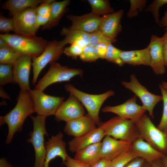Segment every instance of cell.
Returning <instances> with one entry per match:
<instances>
[{
    "mask_svg": "<svg viewBox=\"0 0 167 167\" xmlns=\"http://www.w3.org/2000/svg\"><path fill=\"white\" fill-rule=\"evenodd\" d=\"M15 107L4 116H0V125L6 124L8 133L6 143L11 142L15 134L21 131L24 121L29 116L35 112L34 103L29 91L20 89Z\"/></svg>",
    "mask_w": 167,
    "mask_h": 167,
    "instance_id": "6da1fadb",
    "label": "cell"
},
{
    "mask_svg": "<svg viewBox=\"0 0 167 167\" xmlns=\"http://www.w3.org/2000/svg\"><path fill=\"white\" fill-rule=\"evenodd\" d=\"M0 38L22 55H29L32 57L39 56L42 54L48 43L46 40L41 37L26 36L15 33L1 34Z\"/></svg>",
    "mask_w": 167,
    "mask_h": 167,
    "instance_id": "7a4b0ae2",
    "label": "cell"
},
{
    "mask_svg": "<svg viewBox=\"0 0 167 167\" xmlns=\"http://www.w3.org/2000/svg\"><path fill=\"white\" fill-rule=\"evenodd\" d=\"M135 122L138 129L139 137L156 150L165 155L167 154V133L156 127L145 113Z\"/></svg>",
    "mask_w": 167,
    "mask_h": 167,
    "instance_id": "3957f363",
    "label": "cell"
},
{
    "mask_svg": "<svg viewBox=\"0 0 167 167\" xmlns=\"http://www.w3.org/2000/svg\"><path fill=\"white\" fill-rule=\"evenodd\" d=\"M104 130L105 136L132 143L139 137V132L132 120L114 117L101 123L99 126Z\"/></svg>",
    "mask_w": 167,
    "mask_h": 167,
    "instance_id": "277c9868",
    "label": "cell"
},
{
    "mask_svg": "<svg viewBox=\"0 0 167 167\" xmlns=\"http://www.w3.org/2000/svg\"><path fill=\"white\" fill-rule=\"evenodd\" d=\"M33 123V131L29 134L30 138L27 140L32 145L35 152V162L33 167H43L46 150L44 137L48 136L45 125L46 117L37 115L30 116Z\"/></svg>",
    "mask_w": 167,
    "mask_h": 167,
    "instance_id": "5b68a950",
    "label": "cell"
},
{
    "mask_svg": "<svg viewBox=\"0 0 167 167\" xmlns=\"http://www.w3.org/2000/svg\"><path fill=\"white\" fill-rule=\"evenodd\" d=\"M65 88L66 91L73 94L79 100L86 108L88 114L97 124L100 123L99 114L102 105L109 97L115 95L112 90L100 94H89L79 90L70 84H66Z\"/></svg>",
    "mask_w": 167,
    "mask_h": 167,
    "instance_id": "8992f818",
    "label": "cell"
},
{
    "mask_svg": "<svg viewBox=\"0 0 167 167\" xmlns=\"http://www.w3.org/2000/svg\"><path fill=\"white\" fill-rule=\"evenodd\" d=\"M47 72L38 81L35 89L43 91L50 85L58 82L69 81L76 75L82 76L83 70L78 68H69L62 66L59 63L54 62L50 64Z\"/></svg>",
    "mask_w": 167,
    "mask_h": 167,
    "instance_id": "52a82bcc",
    "label": "cell"
},
{
    "mask_svg": "<svg viewBox=\"0 0 167 167\" xmlns=\"http://www.w3.org/2000/svg\"><path fill=\"white\" fill-rule=\"evenodd\" d=\"M29 92L34 103L35 112L37 115L46 117L55 115L64 99V97L48 95L43 91L35 88L31 89Z\"/></svg>",
    "mask_w": 167,
    "mask_h": 167,
    "instance_id": "ba28073f",
    "label": "cell"
},
{
    "mask_svg": "<svg viewBox=\"0 0 167 167\" xmlns=\"http://www.w3.org/2000/svg\"><path fill=\"white\" fill-rule=\"evenodd\" d=\"M64 47L60 45L55 40L48 42L44 52L40 56L32 58L33 78L32 84L35 85L42 70L49 63L56 62L63 53Z\"/></svg>",
    "mask_w": 167,
    "mask_h": 167,
    "instance_id": "9c48e42d",
    "label": "cell"
},
{
    "mask_svg": "<svg viewBox=\"0 0 167 167\" xmlns=\"http://www.w3.org/2000/svg\"><path fill=\"white\" fill-rule=\"evenodd\" d=\"M130 79V82L122 81V84L125 88L133 92L139 97L143 108L153 118L154 108L158 102L162 101V96L155 95L149 92L140 83L134 74L131 75Z\"/></svg>",
    "mask_w": 167,
    "mask_h": 167,
    "instance_id": "30bf717a",
    "label": "cell"
},
{
    "mask_svg": "<svg viewBox=\"0 0 167 167\" xmlns=\"http://www.w3.org/2000/svg\"><path fill=\"white\" fill-rule=\"evenodd\" d=\"M36 7L27 9L13 16V32L26 36H33L39 28L36 22Z\"/></svg>",
    "mask_w": 167,
    "mask_h": 167,
    "instance_id": "8fae6325",
    "label": "cell"
},
{
    "mask_svg": "<svg viewBox=\"0 0 167 167\" xmlns=\"http://www.w3.org/2000/svg\"><path fill=\"white\" fill-rule=\"evenodd\" d=\"M137 96L135 95L122 104L114 106H105L102 111L104 113H114L121 118L135 122L146 111L143 106L137 103Z\"/></svg>",
    "mask_w": 167,
    "mask_h": 167,
    "instance_id": "7c38bea8",
    "label": "cell"
},
{
    "mask_svg": "<svg viewBox=\"0 0 167 167\" xmlns=\"http://www.w3.org/2000/svg\"><path fill=\"white\" fill-rule=\"evenodd\" d=\"M85 113L82 104L75 96L70 93L67 99L58 108L54 118L57 122H66L83 116Z\"/></svg>",
    "mask_w": 167,
    "mask_h": 167,
    "instance_id": "4fadbf2b",
    "label": "cell"
},
{
    "mask_svg": "<svg viewBox=\"0 0 167 167\" xmlns=\"http://www.w3.org/2000/svg\"><path fill=\"white\" fill-rule=\"evenodd\" d=\"M32 57L30 55H21L13 65V71L14 79L20 89L30 91L29 78Z\"/></svg>",
    "mask_w": 167,
    "mask_h": 167,
    "instance_id": "5bb4252c",
    "label": "cell"
},
{
    "mask_svg": "<svg viewBox=\"0 0 167 167\" xmlns=\"http://www.w3.org/2000/svg\"><path fill=\"white\" fill-rule=\"evenodd\" d=\"M63 135L60 132L52 136L45 143L46 156L43 167H49L50 162L57 156L60 157L64 162L68 156L66 149V143L63 140Z\"/></svg>",
    "mask_w": 167,
    "mask_h": 167,
    "instance_id": "9a60e30c",
    "label": "cell"
},
{
    "mask_svg": "<svg viewBox=\"0 0 167 167\" xmlns=\"http://www.w3.org/2000/svg\"><path fill=\"white\" fill-rule=\"evenodd\" d=\"M67 18L72 22L68 28L82 31L88 33L99 29L101 17L91 12L81 16L69 15Z\"/></svg>",
    "mask_w": 167,
    "mask_h": 167,
    "instance_id": "2e32d148",
    "label": "cell"
},
{
    "mask_svg": "<svg viewBox=\"0 0 167 167\" xmlns=\"http://www.w3.org/2000/svg\"><path fill=\"white\" fill-rule=\"evenodd\" d=\"M151 57L150 66L157 75H162L166 72V67L162 49L161 37L155 35L151 36L148 45Z\"/></svg>",
    "mask_w": 167,
    "mask_h": 167,
    "instance_id": "e0dca14e",
    "label": "cell"
},
{
    "mask_svg": "<svg viewBox=\"0 0 167 167\" xmlns=\"http://www.w3.org/2000/svg\"><path fill=\"white\" fill-rule=\"evenodd\" d=\"M97 124L88 114L66 122L64 131L67 135L77 137L96 128Z\"/></svg>",
    "mask_w": 167,
    "mask_h": 167,
    "instance_id": "ac0fdd59",
    "label": "cell"
},
{
    "mask_svg": "<svg viewBox=\"0 0 167 167\" xmlns=\"http://www.w3.org/2000/svg\"><path fill=\"white\" fill-rule=\"evenodd\" d=\"M131 143L116 139L109 136H105L101 142V158L112 161L129 148Z\"/></svg>",
    "mask_w": 167,
    "mask_h": 167,
    "instance_id": "d6986e66",
    "label": "cell"
},
{
    "mask_svg": "<svg viewBox=\"0 0 167 167\" xmlns=\"http://www.w3.org/2000/svg\"><path fill=\"white\" fill-rule=\"evenodd\" d=\"M123 14V10L121 9L116 12L104 15L101 17L99 29L106 36L116 39L122 30L121 20Z\"/></svg>",
    "mask_w": 167,
    "mask_h": 167,
    "instance_id": "ffe728a7",
    "label": "cell"
},
{
    "mask_svg": "<svg viewBox=\"0 0 167 167\" xmlns=\"http://www.w3.org/2000/svg\"><path fill=\"white\" fill-rule=\"evenodd\" d=\"M105 136L104 130L100 126L82 135L75 137L68 142L69 149L72 153L93 144L101 142Z\"/></svg>",
    "mask_w": 167,
    "mask_h": 167,
    "instance_id": "44dd1931",
    "label": "cell"
},
{
    "mask_svg": "<svg viewBox=\"0 0 167 167\" xmlns=\"http://www.w3.org/2000/svg\"><path fill=\"white\" fill-rule=\"evenodd\" d=\"M130 149L136 156L143 159L151 164L155 161L161 160L165 155L154 149L140 137L131 143Z\"/></svg>",
    "mask_w": 167,
    "mask_h": 167,
    "instance_id": "7402d4cb",
    "label": "cell"
},
{
    "mask_svg": "<svg viewBox=\"0 0 167 167\" xmlns=\"http://www.w3.org/2000/svg\"><path fill=\"white\" fill-rule=\"evenodd\" d=\"M120 57L124 64L134 66L143 65L150 66V65L151 57L149 45L142 49L122 50Z\"/></svg>",
    "mask_w": 167,
    "mask_h": 167,
    "instance_id": "603a6c76",
    "label": "cell"
},
{
    "mask_svg": "<svg viewBox=\"0 0 167 167\" xmlns=\"http://www.w3.org/2000/svg\"><path fill=\"white\" fill-rule=\"evenodd\" d=\"M61 34L65 36V38L59 42L60 45L64 47L68 44H76L83 49L89 45V33L76 30H71L63 27Z\"/></svg>",
    "mask_w": 167,
    "mask_h": 167,
    "instance_id": "cb8c5ba5",
    "label": "cell"
},
{
    "mask_svg": "<svg viewBox=\"0 0 167 167\" xmlns=\"http://www.w3.org/2000/svg\"><path fill=\"white\" fill-rule=\"evenodd\" d=\"M101 142L89 145L75 153L74 158L90 166L101 158Z\"/></svg>",
    "mask_w": 167,
    "mask_h": 167,
    "instance_id": "d4e9b609",
    "label": "cell"
},
{
    "mask_svg": "<svg viewBox=\"0 0 167 167\" xmlns=\"http://www.w3.org/2000/svg\"><path fill=\"white\" fill-rule=\"evenodd\" d=\"M52 0H8L2 6L1 8L8 10L14 16L27 9L37 6L41 4Z\"/></svg>",
    "mask_w": 167,
    "mask_h": 167,
    "instance_id": "484cf974",
    "label": "cell"
},
{
    "mask_svg": "<svg viewBox=\"0 0 167 167\" xmlns=\"http://www.w3.org/2000/svg\"><path fill=\"white\" fill-rule=\"evenodd\" d=\"M69 0L57 2L55 0L51 3V11L48 22L43 26V30L50 29L56 26L66 11V7L70 2Z\"/></svg>",
    "mask_w": 167,
    "mask_h": 167,
    "instance_id": "4316f807",
    "label": "cell"
},
{
    "mask_svg": "<svg viewBox=\"0 0 167 167\" xmlns=\"http://www.w3.org/2000/svg\"><path fill=\"white\" fill-rule=\"evenodd\" d=\"M92 8V13L100 16L114 12L109 1L106 0H88Z\"/></svg>",
    "mask_w": 167,
    "mask_h": 167,
    "instance_id": "83f0119b",
    "label": "cell"
},
{
    "mask_svg": "<svg viewBox=\"0 0 167 167\" xmlns=\"http://www.w3.org/2000/svg\"><path fill=\"white\" fill-rule=\"evenodd\" d=\"M21 55L19 53L9 45L0 48V64L13 65Z\"/></svg>",
    "mask_w": 167,
    "mask_h": 167,
    "instance_id": "f1b7e54d",
    "label": "cell"
},
{
    "mask_svg": "<svg viewBox=\"0 0 167 167\" xmlns=\"http://www.w3.org/2000/svg\"><path fill=\"white\" fill-rule=\"evenodd\" d=\"M8 83L16 84L13 71V65L0 64V86Z\"/></svg>",
    "mask_w": 167,
    "mask_h": 167,
    "instance_id": "f546056e",
    "label": "cell"
},
{
    "mask_svg": "<svg viewBox=\"0 0 167 167\" xmlns=\"http://www.w3.org/2000/svg\"><path fill=\"white\" fill-rule=\"evenodd\" d=\"M138 157L131 151L130 148L111 161L109 167H124L129 161Z\"/></svg>",
    "mask_w": 167,
    "mask_h": 167,
    "instance_id": "4dcf8cb0",
    "label": "cell"
},
{
    "mask_svg": "<svg viewBox=\"0 0 167 167\" xmlns=\"http://www.w3.org/2000/svg\"><path fill=\"white\" fill-rule=\"evenodd\" d=\"M116 41V39H111L105 35L99 29L89 33V45L93 47L100 43L112 44Z\"/></svg>",
    "mask_w": 167,
    "mask_h": 167,
    "instance_id": "1f68e13d",
    "label": "cell"
},
{
    "mask_svg": "<svg viewBox=\"0 0 167 167\" xmlns=\"http://www.w3.org/2000/svg\"><path fill=\"white\" fill-rule=\"evenodd\" d=\"M159 88L162 94L163 101V110L162 117L157 127L162 131L167 133V91L161 84Z\"/></svg>",
    "mask_w": 167,
    "mask_h": 167,
    "instance_id": "d6a6232c",
    "label": "cell"
},
{
    "mask_svg": "<svg viewBox=\"0 0 167 167\" xmlns=\"http://www.w3.org/2000/svg\"><path fill=\"white\" fill-rule=\"evenodd\" d=\"M121 51V50L114 46L112 44H109L108 46L105 59L122 66L124 63L120 57Z\"/></svg>",
    "mask_w": 167,
    "mask_h": 167,
    "instance_id": "836d02e7",
    "label": "cell"
},
{
    "mask_svg": "<svg viewBox=\"0 0 167 167\" xmlns=\"http://www.w3.org/2000/svg\"><path fill=\"white\" fill-rule=\"evenodd\" d=\"M165 4H167V0H155L147 7L145 11L151 12L156 23L159 24V10L161 7Z\"/></svg>",
    "mask_w": 167,
    "mask_h": 167,
    "instance_id": "e575fe53",
    "label": "cell"
},
{
    "mask_svg": "<svg viewBox=\"0 0 167 167\" xmlns=\"http://www.w3.org/2000/svg\"><path fill=\"white\" fill-rule=\"evenodd\" d=\"M130 9L127 13L129 18L137 16L139 12L142 11L147 3L145 0H130Z\"/></svg>",
    "mask_w": 167,
    "mask_h": 167,
    "instance_id": "d590c367",
    "label": "cell"
},
{
    "mask_svg": "<svg viewBox=\"0 0 167 167\" xmlns=\"http://www.w3.org/2000/svg\"><path fill=\"white\" fill-rule=\"evenodd\" d=\"M14 27L12 18L5 17L2 13L0 15V32L1 34H7L11 31H13Z\"/></svg>",
    "mask_w": 167,
    "mask_h": 167,
    "instance_id": "8d00e7d4",
    "label": "cell"
},
{
    "mask_svg": "<svg viewBox=\"0 0 167 167\" xmlns=\"http://www.w3.org/2000/svg\"><path fill=\"white\" fill-rule=\"evenodd\" d=\"M79 57L82 61L86 62H94L98 59L94 52V47L89 45L83 49Z\"/></svg>",
    "mask_w": 167,
    "mask_h": 167,
    "instance_id": "74e56055",
    "label": "cell"
},
{
    "mask_svg": "<svg viewBox=\"0 0 167 167\" xmlns=\"http://www.w3.org/2000/svg\"><path fill=\"white\" fill-rule=\"evenodd\" d=\"M83 49L76 44H71L69 47L64 49L63 53L68 56L76 59L81 54Z\"/></svg>",
    "mask_w": 167,
    "mask_h": 167,
    "instance_id": "f35d334b",
    "label": "cell"
},
{
    "mask_svg": "<svg viewBox=\"0 0 167 167\" xmlns=\"http://www.w3.org/2000/svg\"><path fill=\"white\" fill-rule=\"evenodd\" d=\"M43 3L36 7V10L37 15L42 16H49L51 11V3L54 1Z\"/></svg>",
    "mask_w": 167,
    "mask_h": 167,
    "instance_id": "ab89813d",
    "label": "cell"
},
{
    "mask_svg": "<svg viewBox=\"0 0 167 167\" xmlns=\"http://www.w3.org/2000/svg\"><path fill=\"white\" fill-rule=\"evenodd\" d=\"M108 45L105 43H100L94 47V52L98 59H105Z\"/></svg>",
    "mask_w": 167,
    "mask_h": 167,
    "instance_id": "60d3db41",
    "label": "cell"
},
{
    "mask_svg": "<svg viewBox=\"0 0 167 167\" xmlns=\"http://www.w3.org/2000/svg\"><path fill=\"white\" fill-rule=\"evenodd\" d=\"M66 167H90V166L78 161L69 156L63 163Z\"/></svg>",
    "mask_w": 167,
    "mask_h": 167,
    "instance_id": "b9f144b4",
    "label": "cell"
},
{
    "mask_svg": "<svg viewBox=\"0 0 167 167\" xmlns=\"http://www.w3.org/2000/svg\"><path fill=\"white\" fill-rule=\"evenodd\" d=\"M146 161L140 157H136L127 163L124 167H143Z\"/></svg>",
    "mask_w": 167,
    "mask_h": 167,
    "instance_id": "7bdbcfd3",
    "label": "cell"
},
{
    "mask_svg": "<svg viewBox=\"0 0 167 167\" xmlns=\"http://www.w3.org/2000/svg\"><path fill=\"white\" fill-rule=\"evenodd\" d=\"M162 41V49L165 65L167 68V30L161 37Z\"/></svg>",
    "mask_w": 167,
    "mask_h": 167,
    "instance_id": "ee69618b",
    "label": "cell"
},
{
    "mask_svg": "<svg viewBox=\"0 0 167 167\" xmlns=\"http://www.w3.org/2000/svg\"><path fill=\"white\" fill-rule=\"evenodd\" d=\"M111 161L104 158H101L90 167H109Z\"/></svg>",
    "mask_w": 167,
    "mask_h": 167,
    "instance_id": "f6af8a7d",
    "label": "cell"
},
{
    "mask_svg": "<svg viewBox=\"0 0 167 167\" xmlns=\"http://www.w3.org/2000/svg\"><path fill=\"white\" fill-rule=\"evenodd\" d=\"M49 16L45 17L40 15H36V22L37 27L39 28L41 26H44L49 21Z\"/></svg>",
    "mask_w": 167,
    "mask_h": 167,
    "instance_id": "bcb514c9",
    "label": "cell"
},
{
    "mask_svg": "<svg viewBox=\"0 0 167 167\" xmlns=\"http://www.w3.org/2000/svg\"><path fill=\"white\" fill-rule=\"evenodd\" d=\"M159 24L161 27L164 28L165 30H167V9L160 21Z\"/></svg>",
    "mask_w": 167,
    "mask_h": 167,
    "instance_id": "7dc6e473",
    "label": "cell"
},
{
    "mask_svg": "<svg viewBox=\"0 0 167 167\" xmlns=\"http://www.w3.org/2000/svg\"><path fill=\"white\" fill-rule=\"evenodd\" d=\"M0 167H13L9 163L6 159L4 158H2L0 159Z\"/></svg>",
    "mask_w": 167,
    "mask_h": 167,
    "instance_id": "c3c4849f",
    "label": "cell"
},
{
    "mask_svg": "<svg viewBox=\"0 0 167 167\" xmlns=\"http://www.w3.org/2000/svg\"><path fill=\"white\" fill-rule=\"evenodd\" d=\"M0 96L3 99L11 100V97L1 86H0Z\"/></svg>",
    "mask_w": 167,
    "mask_h": 167,
    "instance_id": "681fc988",
    "label": "cell"
},
{
    "mask_svg": "<svg viewBox=\"0 0 167 167\" xmlns=\"http://www.w3.org/2000/svg\"><path fill=\"white\" fill-rule=\"evenodd\" d=\"M152 167H165L162 163L161 160L155 161L152 164Z\"/></svg>",
    "mask_w": 167,
    "mask_h": 167,
    "instance_id": "f907efd6",
    "label": "cell"
},
{
    "mask_svg": "<svg viewBox=\"0 0 167 167\" xmlns=\"http://www.w3.org/2000/svg\"><path fill=\"white\" fill-rule=\"evenodd\" d=\"M9 46L7 42L3 39L0 38V48L6 47Z\"/></svg>",
    "mask_w": 167,
    "mask_h": 167,
    "instance_id": "816d5d0a",
    "label": "cell"
},
{
    "mask_svg": "<svg viewBox=\"0 0 167 167\" xmlns=\"http://www.w3.org/2000/svg\"><path fill=\"white\" fill-rule=\"evenodd\" d=\"M161 161L165 167H167V154L161 159Z\"/></svg>",
    "mask_w": 167,
    "mask_h": 167,
    "instance_id": "f5cc1de1",
    "label": "cell"
},
{
    "mask_svg": "<svg viewBox=\"0 0 167 167\" xmlns=\"http://www.w3.org/2000/svg\"><path fill=\"white\" fill-rule=\"evenodd\" d=\"M161 84L164 88L167 91V82L163 81Z\"/></svg>",
    "mask_w": 167,
    "mask_h": 167,
    "instance_id": "db71d44e",
    "label": "cell"
},
{
    "mask_svg": "<svg viewBox=\"0 0 167 167\" xmlns=\"http://www.w3.org/2000/svg\"><path fill=\"white\" fill-rule=\"evenodd\" d=\"M143 167H152L151 164L146 161Z\"/></svg>",
    "mask_w": 167,
    "mask_h": 167,
    "instance_id": "11a10c76",
    "label": "cell"
}]
</instances>
